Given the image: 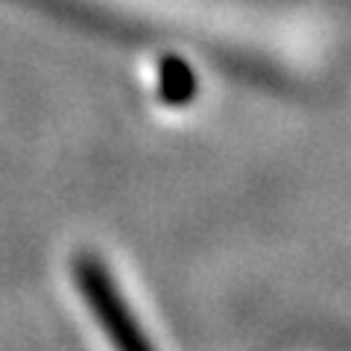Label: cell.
I'll use <instances>...</instances> for the list:
<instances>
[{
	"instance_id": "cell-1",
	"label": "cell",
	"mask_w": 351,
	"mask_h": 351,
	"mask_svg": "<svg viewBox=\"0 0 351 351\" xmlns=\"http://www.w3.org/2000/svg\"><path fill=\"white\" fill-rule=\"evenodd\" d=\"M76 281H80V290L85 295L88 307H91V313L100 319L106 337L112 339V346L117 351H152L147 337L141 334L138 322L132 319L123 295L117 293L112 276L106 272L100 261L91 255L76 261Z\"/></svg>"
}]
</instances>
